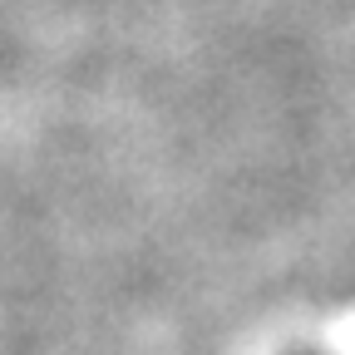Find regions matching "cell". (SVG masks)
Returning a JSON list of instances; mask_svg holds the SVG:
<instances>
[{"label": "cell", "mask_w": 355, "mask_h": 355, "mask_svg": "<svg viewBox=\"0 0 355 355\" xmlns=\"http://www.w3.org/2000/svg\"><path fill=\"white\" fill-rule=\"evenodd\" d=\"M296 355H331V350H296Z\"/></svg>", "instance_id": "1"}]
</instances>
